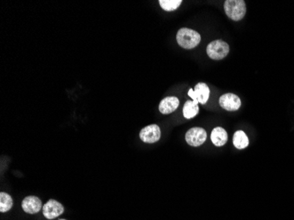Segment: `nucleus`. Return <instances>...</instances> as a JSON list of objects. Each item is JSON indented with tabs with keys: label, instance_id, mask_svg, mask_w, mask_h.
Listing matches in <instances>:
<instances>
[{
	"label": "nucleus",
	"instance_id": "1",
	"mask_svg": "<svg viewBox=\"0 0 294 220\" xmlns=\"http://www.w3.org/2000/svg\"><path fill=\"white\" fill-rule=\"evenodd\" d=\"M176 40L180 46L187 50H191L197 46L201 42V35L195 30L190 28H181L177 35Z\"/></svg>",
	"mask_w": 294,
	"mask_h": 220
},
{
	"label": "nucleus",
	"instance_id": "2",
	"mask_svg": "<svg viewBox=\"0 0 294 220\" xmlns=\"http://www.w3.org/2000/svg\"><path fill=\"white\" fill-rule=\"evenodd\" d=\"M224 9L226 15L234 21L243 19L246 14V4L243 0H226Z\"/></svg>",
	"mask_w": 294,
	"mask_h": 220
},
{
	"label": "nucleus",
	"instance_id": "3",
	"mask_svg": "<svg viewBox=\"0 0 294 220\" xmlns=\"http://www.w3.org/2000/svg\"><path fill=\"white\" fill-rule=\"evenodd\" d=\"M229 45L222 40L213 41L207 46V55L213 60H221L229 53Z\"/></svg>",
	"mask_w": 294,
	"mask_h": 220
},
{
	"label": "nucleus",
	"instance_id": "4",
	"mask_svg": "<svg viewBox=\"0 0 294 220\" xmlns=\"http://www.w3.org/2000/svg\"><path fill=\"white\" fill-rule=\"evenodd\" d=\"M185 139L186 142L191 147H200L205 142L207 133L202 128H192L188 131Z\"/></svg>",
	"mask_w": 294,
	"mask_h": 220
},
{
	"label": "nucleus",
	"instance_id": "5",
	"mask_svg": "<svg viewBox=\"0 0 294 220\" xmlns=\"http://www.w3.org/2000/svg\"><path fill=\"white\" fill-rule=\"evenodd\" d=\"M189 96L193 99V101H198V103L205 104L210 97V88L204 83H198L196 85L195 89L189 90Z\"/></svg>",
	"mask_w": 294,
	"mask_h": 220
},
{
	"label": "nucleus",
	"instance_id": "6",
	"mask_svg": "<svg viewBox=\"0 0 294 220\" xmlns=\"http://www.w3.org/2000/svg\"><path fill=\"white\" fill-rule=\"evenodd\" d=\"M161 136V132L160 127L157 124H151L142 130L139 137L143 142L153 144L156 143L160 140Z\"/></svg>",
	"mask_w": 294,
	"mask_h": 220
},
{
	"label": "nucleus",
	"instance_id": "7",
	"mask_svg": "<svg viewBox=\"0 0 294 220\" xmlns=\"http://www.w3.org/2000/svg\"><path fill=\"white\" fill-rule=\"evenodd\" d=\"M219 105L227 111H235L241 107V99L233 93H225L219 98Z\"/></svg>",
	"mask_w": 294,
	"mask_h": 220
},
{
	"label": "nucleus",
	"instance_id": "8",
	"mask_svg": "<svg viewBox=\"0 0 294 220\" xmlns=\"http://www.w3.org/2000/svg\"><path fill=\"white\" fill-rule=\"evenodd\" d=\"M43 215L48 220H54L64 213V206L56 200H50L42 207Z\"/></svg>",
	"mask_w": 294,
	"mask_h": 220
},
{
	"label": "nucleus",
	"instance_id": "9",
	"mask_svg": "<svg viewBox=\"0 0 294 220\" xmlns=\"http://www.w3.org/2000/svg\"><path fill=\"white\" fill-rule=\"evenodd\" d=\"M43 206L42 205V201L38 197L30 196L24 199L22 202V209L25 213L28 214H36L41 211Z\"/></svg>",
	"mask_w": 294,
	"mask_h": 220
},
{
	"label": "nucleus",
	"instance_id": "10",
	"mask_svg": "<svg viewBox=\"0 0 294 220\" xmlns=\"http://www.w3.org/2000/svg\"><path fill=\"white\" fill-rule=\"evenodd\" d=\"M179 104L180 101L178 98L175 96L167 97L161 101L159 109L163 115H168L175 112L179 107Z\"/></svg>",
	"mask_w": 294,
	"mask_h": 220
},
{
	"label": "nucleus",
	"instance_id": "11",
	"mask_svg": "<svg viewBox=\"0 0 294 220\" xmlns=\"http://www.w3.org/2000/svg\"><path fill=\"white\" fill-rule=\"evenodd\" d=\"M210 139L216 147H223L227 142L228 136L223 128L217 127L211 132Z\"/></svg>",
	"mask_w": 294,
	"mask_h": 220
},
{
	"label": "nucleus",
	"instance_id": "12",
	"mask_svg": "<svg viewBox=\"0 0 294 220\" xmlns=\"http://www.w3.org/2000/svg\"><path fill=\"white\" fill-rule=\"evenodd\" d=\"M199 112L198 101H188L184 104V116L186 119H191L195 117Z\"/></svg>",
	"mask_w": 294,
	"mask_h": 220
},
{
	"label": "nucleus",
	"instance_id": "13",
	"mask_svg": "<svg viewBox=\"0 0 294 220\" xmlns=\"http://www.w3.org/2000/svg\"><path fill=\"white\" fill-rule=\"evenodd\" d=\"M233 146L236 147L237 149L242 150V149H245L246 147H248L249 140H248V138L245 134L244 132L238 131L233 135Z\"/></svg>",
	"mask_w": 294,
	"mask_h": 220
},
{
	"label": "nucleus",
	"instance_id": "14",
	"mask_svg": "<svg viewBox=\"0 0 294 220\" xmlns=\"http://www.w3.org/2000/svg\"><path fill=\"white\" fill-rule=\"evenodd\" d=\"M12 198L7 193L1 192L0 193V212L1 213H6L10 211L12 207Z\"/></svg>",
	"mask_w": 294,
	"mask_h": 220
},
{
	"label": "nucleus",
	"instance_id": "15",
	"mask_svg": "<svg viewBox=\"0 0 294 220\" xmlns=\"http://www.w3.org/2000/svg\"><path fill=\"white\" fill-rule=\"evenodd\" d=\"M159 3L163 10L171 12L179 7L181 4L183 3V1L182 0H160Z\"/></svg>",
	"mask_w": 294,
	"mask_h": 220
},
{
	"label": "nucleus",
	"instance_id": "16",
	"mask_svg": "<svg viewBox=\"0 0 294 220\" xmlns=\"http://www.w3.org/2000/svg\"></svg>",
	"mask_w": 294,
	"mask_h": 220
}]
</instances>
